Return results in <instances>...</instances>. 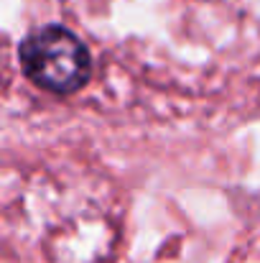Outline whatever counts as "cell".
Segmentation results:
<instances>
[{
	"label": "cell",
	"mask_w": 260,
	"mask_h": 263,
	"mask_svg": "<svg viewBox=\"0 0 260 263\" xmlns=\"http://www.w3.org/2000/svg\"><path fill=\"white\" fill-rule=\"evenodd\" d=\"M18 59L26 77L51 95H72L85 87L92 74L87 46L64 26L31 31L18 46Z\"/></svg>",
	"instance_id": "cell-1"
}]
</instances>
